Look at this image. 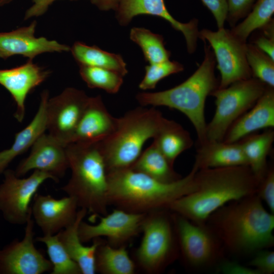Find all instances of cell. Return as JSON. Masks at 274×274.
I'll use <instances>...</instances> for the list:
<instances>
[{"mask_svg": "<svg viewBox=\"0 0 274 274\" xmlns=\"http://www.w3.org/2000/svg\"><path fill=\"white\" fill-rule=\"evenodd\" d=\"M195 182V189L168 209L199 224L225 204L256 194L259 183L248 165L198 169Z\"/></svg>", "mask_w": 274, "mask_h": 274, "instance_id": "cell-1", "label": "cell"}, {"mask_svg": "<svg viewBox=\"0 0 274 274\" xmlns=\"http://www.w3.org/2000/svg\"><path fill=\"white\" fill-rule=\"evenodd\" d=\"M206 224L224 248L235 254L255 253L274 244V215L256 193L225 204Z\"/></svg>", "mask_w": 274, "mask_h": 274, "instance_id": "cell-2", "label": "cell"}, {"mask_svg": "<svg viewBox=\"0 0 274 274\" xmlns=\"http://www.w3.org/2000/svg\"><path fill=\"white\" fill-rule=\"evenodd\" d=\"M198 170L193 164L187 175L171 183L159 181L129 168L108 173L109 206L138 214L168 209L174 201L195 189Z\"/></svg>", "mask_w": 274, "mask_h": 274, "instance_id": "cell-3", "label": "cell"}, {"mask_svg": "<svg viewBox=\"0 0 274 274\" xmlns=\"http://www.w3.org/2000/svg\"><path fill=\"white\" fill-rule=\"evenodd\" d=\"M203 60L194 73L180 84L164 91L141 92L136 99L142 106H165L183 113L192 124L198 145L207 141L204 106L208 95L218 87L215 74L216 60L210 45L205 43Z\"/></svg>", "mask_w": 274, "mask_h": 274, "instance_id": "cell-4", "label": "cell"}, {"mask_svg": "<svg viewBox=\"0 0 274 274\" xmlns=\"http://www.w3.org/2000/svg\"><path fill=\"white\" fill-rule=\"evenodd\" d=\"M99 142H76L66 146L71 176L61 188L79 208L92 215V221L107 214L109 206L108 172Z\"/></svg>", "mask_w": 274, "mask_h": 274, "instance_id": "cell-5", "label": "cell"}, {"mask_svg": "<svg viewBox=\"0 0 274 274\" xmlns=\"http://www.w3.org/2000/svg\"><path fill=\"white\" fill-rule=\"evenodd\" d=\"M154 108L138 107L118 118L115 131L99 142L108 173L130 168L144 144L154 138L166 120Z\"/></svg>", "mask_w": 274, "mask_h": 274, "instance_id": "cell-6", "label": "cell"}, {"mask_svg": "<svg viewBox=\"0 0 274 274\" xmlns=\"http://www.w3.org/2000/svg\"><path fill=\"white\" fill-rule=\"evenodd\" d=\"M141 231L143 237L134 262L146 273H161L179 257L172 212L166 209L146 214Z\"/></svg>", "mask_w": 274, "mask_h": 274, "instance_id": "cell-7", "label": "cell"}, {"mask_svg": "<svg viewBox=\"0 0 274 274\" xmlns=\"http://www.w3.org/2000/svg\"><path fill=\"white\" fill-rule=\"evenodd\" d=\"M267 86L252 77L214 90L210 95L215 98L216 110L207 124V141H223L231 125L254 105Z\"/></svg>", "mask_w": 274, "mask_h": 274, "instance_id": "cell-8", "label": "cell"}, {"mask_svg": "<svg viewBox=\"0 0 274 274\" xmlns=\"http://www.w3.org/2000/svg\"><path fill=\"white\" fill-rule=\"evenodd\" d=\"M172 213L179 256L185 266L199 270L219 263L223 258L224 248L209 226L206 224L195 223L176 213Z\"/></svg>", "mask_w": 274, "mask_h": 274, "instance_id": "cell-9", "label": "cell"}, {"mask_svg": "<svg viewBox=\"0 0 274 274\" xmlns=\"http://www.w3.org/2000/svg\"><path fill=\"white\" fill-rule=\"evenodd\" d=\"M198 38L207 41L211 47L220 71L218 88H223L238 81L252 77L246 57L247 42L234 35L224 27L212 31L203 29Z\"/></svg>", "mask_w": 274, "mask_h": 274, "instance_id": "cell-10", "label": "cell"}, {"mask_svg": "<svg viewBox=\"0 0 274 274\" xmlns=\"http://www.w3.org/2000/svg\"><path fill=\"white\" fill-rule=\"evenodd\" d=\"M0 185V211L6 221L14 225L25 224L31 216L30 203L40 186L47 180L57 183L48 173L34 170L29 177L21 178L15 171L6 169Z\"/></svg>", "mask_w": 274, "mask_h": 274, "instance_id": "cell-11", "label": "cell"}, {"mask_svg": "<svg viewBox=\"0 0 274 274\" xmlns=\"http://www.w3.org/2000/svg\"><path fill=\"white\" fill-rule=\"evenodd\" d=\"M89 98L83 90L67 87L49 98L46 106L48 134L65 146L70 144Z\"/></svg>", "mask_w": 274, "mask_h": 274, "instance_id": "cell-12", "label": "cell"}, {"mask_svg": "<svg viewBox=\"0 0 274 274\" xmlns=\"http://www.w3.org/2000/svg\"><path fill=\"white\" fill-rule=\"evenodd\" d=\"M31 216L25 224L23 239H15L0 250V274H42L52 270L50 261L35 246Z\"/></svg>", "mask_w": 274, "mask_h": 274, "instance_id": "cell-13", "label": "cell"}, {"mask_svg": "<svg viewBox=\"0 0 274 274\" xmlns=\"http://www.w3.org/2000/svg\"><path fill=\"white\" fill-rule=\"evenodd\" d=\"M146 214L114 208L110 214L97 216L100 220L96 224H90L82 220L78 228L79 236L83 243L105 237L107 243L113 247L126 246L141 231Z\"/></svg>", "mask_w": 274, "mask_h": 274, "instance_id": "cell-14", "label": "cell"}, {"mask_svg": "<svg viewBox=\"0 0 274 274\" xmlns=\"http://www.w3.org/2000/svg\"><path fill=\"white\" fill-rule=\"evenodd\" d=\"M115 11L116 19L122 26L127 25L135 16L140 15L159 17L183 33L189 53L196 50L199 31L198 20L193 18L187 23L177 20L168 11L164 0H120Z\"/></svg>", "mask_w": 274, "mask_h": 274, "instance_id": "cell-15", "label": "cell"}, {"mask_svg": "<svg viewBox=\"0 0 274 274\" xmlns=\"http://www.w3.org/2000/svg\"><path fill=\"white\" fill-rule=\"evenodd\" d=\"M66 146L50 134L43 133L31 147L29 155L14 170L21 177L31 170L49 173L57 180L62 178L69 168Z\"/></svg>", "mask_w": 274, "mask_h": 274, "instance_id": "cell-16", "label": "cell"}, {"mask_svg": "<svg viewBox=\"0 0 274 274\" xmlns=\"http://www.w3.org/2000/svg\"><path fill=\"white\" fill-rule=\"evenodd\" d=\"M37 22L33 20L29 25L8 32H0V58L7 59L21 55L28 60L45 53L63 52L70 50L68 45L44 37H37Z\"/></svg>", "mask_w": 274, "mask_h": 274, "instance_id": "cell-17", "label": "cell"}, {"mask_svg": "<svg viewBox=\"0 0 274 274\" xmlns=\"http://www.w3.org/2000/svg\"><path fill=\"white\" fill-rule=\"evenodd\" d=\"M31 206V215L43 235H54L75 221L78 206L70 196L57 199L36 193Z\"/></svg>", "mask_w": 274, "mask_h": 274, "instance_id": "cell-18", "label": "cell"}, {"mask_svg": "<svg viewBox=\"0 0 274 274\" xmlns=\"http://www.w3.org/2000/svg\"><path fill=\"white\" fill-rule=\"evenodd\" d=\"M51 72L28 60L20 66L0 69V84L11 94L16 104L14 117L19 122L23 120L25 101L28 94L43 83Z\"/></svg>", "mask_w": 274, "mask_h": 274, "instance_id": "cell-19", "label": "cell"}, {"mask_svg": "<svg viewBox=\"0 0 274 274\" xmlns=\"http://www.w3.org/2000/svg\"><path fill=\"white\" fill-rule=\"evenodd\" d=\"M117 120L108 111L101 96L90 97L70 144L101 142L115 131Z\"/></svg>", "mask_w": 274, "mask_h": 274, "instance_id": "cell-20", "label": "cell"}, {"mask_svg": "<svg viewBox=\"0 0 274 274\" xmlns=\"http://www.w3.org/2000/svg\"><path fill=\"white\" fill-rule=\"evenodd\" d=\"M274 127V87L267 86L254 105L231 125L223 140L233 143L262 129Z\"/></svg>", "mask_w": 274, "mask_h": 274, "instance_id": "cell-21", "label": "cell"}, {"mask_svg": "<svg viewBox=\"0 0 274 274\" xmlns=\"http://www.w3.org/2000/svg\"><path fill=\"white\" fill-rule=\"evenodd\" d=\"M49 98L48 90H44L41 94L39 107L31 121L15 134L14 142L10 148L0 152V175L17 156L31 147L47 130L46 106Z\"/></svg>", "mask_w": 274, "mask_h": 274, "instance_id": "cell-22", "label": "cell"}, {"mask_svg": "<svg viewBox=\"0 0 274 274\" xmlns=\"http://www.w3.org/2000/svg\"><path fill=\"white\" fill-rule=\"evenodd\" d=\"M194 165L198 169L248 165L238 142L206 141L198 145Z\"/></svg>", "mask_w": 274, "mask_h": 274, "instance_id": "cell-23", "label": "cell"}, {"mask_svg": "<svg viewBox=\"0 0 274 274\" xmlns=\"http://www.w3.org/2000/svg\"><path fill=\"white\" fill-rule=\"evenodd\" d=\"M87 213L85 209L80 208L74 222L57 234L69 256L79 266L82 274H94L95 252L101 240L100 238L93 239L90 246H84L80 240L78 228Z\"/></svg>", "mask_w": 274, "mask_h": 274, "instance_id": "cell-24", "label": "cell"}, {"mask_svg": "<svg viewBox=\"0 0 274 274\" xmlns=\"http://www.w3.org/2000/svg\"><path fill=\"white\" fill-rule=\"evenodd\" d=\"M273 141L274 131L268 128L261 133L249 135L238 142L248 165L259 182L268 169L267 157Z\"/></svg>", "mask_w": 274, "mask_h": 274, "instance_id": "cell-25", "label": "cell"}, {"mask_svg": "<svg viewBox=\"0 0 274 274\" xmlns=\"http://www.w3.org/2000/svg\"><path fill=\"white\" fill-rule=\"evenodd\" d=\"M70 51L79 66L107 68L117 72L123 77L128 73L126 64L119 54L110 53L96 46H89L80 42L74 43Z\"/></svg>", "mask_w": 274, "mask_h": 274, "instance_id": "cell-26", "label": "cell"}, {"mask_svg": "<svg viewBox=\"0 0 274 274\" xmlns=\"http://www.w3.org/2000/svg\"><path fill=\"white\" fill-rule=\"evenodd\" d=\"M129 169L164 183L173 182L182 178L154 142L141 153Z\"/></svg>", "mask_w": 274, "mask_h": 274, "instance_id": "cell-27", "label": "cell"}, {"mask_svg": "<svg viewBox=\"0 0 274 274\" xmlns=\"http://www.w3.org/2000/svg\"><path fill=\"white\" fill-rule=\"evenodd\" d=\"M96 272L101 274H134L136 266L126 246L113 247L101 241L95 257Z\"/></svg>", "mask_w": 274, "mask_h": 274, "instance_id": "cell-28", "label": "cell"}, {"mask_svg": "<svg viewBox=\"0 0 274 274\" xmlns=\"http://www.w3.org/2000/svg\"><path fill=\"white\" fill-rule=\"evenodd\" d=\"M153 142L173 165L176 158L193 144L188 131L175 121L166 119Z\"/></svg>", "mask_w": 274, "mask_h": 274, "instance_id": "cell-29", "label": "cell"}, {"mask_svg": "<svg viewBox=\"0 0 274 274\" xmlns=\"http://www.w3.org/2000/svg\"><path fill=\"white\" fill-rule=\"evenodd\" d=\"M130 39L141 48L145 59L150 64L163 62L169 59L170 52L164 46L161 35L152 32L144 27H132Z\"/></svg>", "mask_w": 274, "mask_h": 274, "instance_id": "cell-30", "label": "cell"}, {"mask_svg": "<svg viewBox=\"0 0 274 274\" xmlns=\"http://www.w3.org/2000/svg\"><path fill=\"white\" fill-rule=\"evenodd\" d=\"M273 13L274 0H257L245 19L230 30L237 38L247 42L253 32L262 28L273 19Z\"/></svg>", "mask_w": 274, "mask_h": 274, "instance_id": "cell-31", "label": "cell"}, {"mask_svg": "<svg viewBox=\"0 0 274 274\" xmlns=\"http://www.w3.org/2000/svg\"><path fill=\"white\" fill-rule=\"evenodd\" d=\"M44 244L53 267L51 274H82L78 265L71 258L57 234L43 235L36 238Z\"/></svg>", "mask_w": 274, "mask_h": 274, "instance_id": "cell-32", "label": "cell"}, {"mask_svg": "<svg viewBox=\"0 0 274 274\" xmlns=\"http://www.w3.org/2000/svg\"><path fill=\"white\" fill-rule=\"evenodd\" d=\"M79 74L88 87L101 89L107 93L118 92L123 83L121 75L115 71L97 67L80 65Z\"/></svg>", "mask_w": 274, "mask_h": 274, "instance_id": "cell-33", "label": "cell"}, {"mask_svg": "<svg viewBox=\"0 0 274 274\" xmlns=\"http://www.w3.org/2000/svg\"><path fill=\"white\" fill-rule=\"evenodd\" d=\"M246 57L252 77L274 87V60L253 43H247Z\"/></svg>", "mask_w": 274, "mask_h": 274, "instance_id": "cell-34", "label": "cell"}, {"mask_svg": "<svg viewBox=\"0 0 274 274\" xmlns=\"http://www.w3.org/2000/svg\"><path fill=\"white\" fill-rule=\"evenodd\" d=\"M145 74L139 85L140 89L147 90L154 89L157 83L164 78L182 72L184 66L180 62L169 59L155 63L149 64L145 67Z\"/></svg>", "mask_w": 274, "mask_h": 274, "instance_id": "cell-35", "label": "cell"}, {"mask_svg": "<svg viewBox=\"0 0 274 274\" xmlns=\"http://www.w3.org/2000/svg\"><path fill=\"white\" fill-rule=\"evenodd\" d=\"M256 194L267 205L269 212L274 213V169L268 167L263 178L260 181Z\"/></svg>", "mask_w": 274, "mask_h": 274, "instance_id": "cell-36", "label": "cell"}, {"mask_svg": "<svg viewBox=\"0 0 274 274\" xmlns=\"http://www.w3.org/2000/svg\"><path fill=\"white\" fill-rule=\"evenodd\" d=\"M255 0H226L227 14L226 21L231 27L245 18L251 11Z\"/></svg>", "mask_w": 274, "mask_h": 274, "instance_id": "cell-37", "label": "cell"}, {"mask_svg": "<svg viewBox=\"0 0 274 274\" xmlns=\"http://www.w3.org/2000/svg\"><path fill=\"white\" fill-rule=\"evenodd\" d=\"M248 265L259 274H272L274 272V252L268 249L255 252V255L250 261Z\"/></svg>", "mask_w": 274, "mask_h": 274, "instance_id": "cell-38", "label": "cell"}, {"mask_svg": "<svg viewBox=\"0 0 274 274\" xmlns=\"http://www.w3.org/2000/svg\"><path fill=\"white\" fill-rule=\"evenodd\" d=\"M258 30L261 35L256 37L253 44L274 60V27L267 26Z\"/></svg>", "mask_w": 274, "mask_h": 274, "instance_id": "cell-39", "label": "cell"}, {"mask_svg": "<svg viewBox=\"0 0 274 274\" xmlns=\"http://www.w3.org/2000/svg\"><path fill=\"white\" fill-rule=\"evenodd\" d=\"M214 16L218 29L224 27L227 14L226 0H200Z\"/></svg>", "mask_w": 274, "mask_h": 274, "instance_id": "cell-40", "label": "cell"}, {"mask_svg": "<svg viewBox=\"0 0 274 274\" xmlns=\"http://www.w3.org/2000/svg\"><path fill=\"white\" fill-rule=\"evenodd\" d=\"M218 270L226 274H259L257 270L250 266L231 261H221L219 263Z\"/></svg>", "mask_w": 274, "mask_h": 274, "instance_id": "cell-41", "label": "cell"}, {"mask_svg": "<svg viewBox=\"0 0 274 274\" xmlns=\"http://www.w3.org/2000/svg\"><path fill=\"white\" fill-rule=\"evenodd\" d=\"M58 0H31L32 5L25 11L24 16L25 20L38 17L44 15L48 10L49 7ZM76 1L78 0H69Z\"/></svg>", "mask_w": 274, "mask_h": 274, "instance_id": "cell-42", "label": "cell"}, {"mask_svg": "<svg viewBox=\"0 0 274 274\" xmlns=\"http://www.w3.org/2000/svg\"><path fill=\"white\" fill-rule=\"evenodd\" d=\"M92 4L99 10L107 11L116 10L120 0H90Z\"/></svg>", "mask_w": 274, "mask_h": 274, "instance_id": "cell-43", "label": "cell"}, {"mask_svg": "<svg viewBox=\"0 0 274 274\" xmlns=\"http://www.w3.org/2000/svg\"><path fill=\"white\" fill-rule=\"evenodd\" d=\"M13 0H0V7H3L11 3Z\"/></svg>", "mask_w": 274, "mask_h": 274, "instance_id": "cell-44", "label": "cell"}]
</instances>
